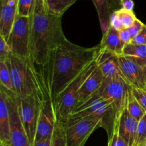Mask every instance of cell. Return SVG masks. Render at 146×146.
<instances>
[{"label":"cell","mask_w":146,"mask_h":146,"mask_svg":"<svg viewBox=\"0 0 146 146\" xmlns=\"http://www.w3.org/2000/svg\"><path fill=\"white\" fill-rule=\"evenodd\" d=\"M100 46L84 48L68 40L55 48L43 73L52 101L80 73L95 61Z\"/></svg>","instance_id":"6da1fadb"},{"label":"cell","mask_w":146,"mask_h":146,"mask_svg":"<svg viewBox=\"0 0 146 146\" xmlns=\"http://www.w3.org/2000/svg\"><path fill=\"white\" fill-rule=\"evenodd\" d=\"M61 19L48 11L46 0H36L31 17V57L36 65L45 67L55 48L67 40Z\"/></svg>","instance_id":"7a4b0ae2"},{"label":"cell","mask_w":146,"mask_h":146,"mask_svg":"<svg viewBox=\"0 0 146 146\" xmlns=\"http://www.w3.org/2000/svg\"><path fill=\"white\" fill-rule=\"evenodd\" d=\"M11 77L14 94L23 98L42 90L47 84L44 73L37 70L31 58L11 55L5 61Z\"/></svg>","instance_id":"3957f363"},{"label":"cell","mask_w":146,"mask_h":146,"mask_svg":"<svg viewBox=\"0 0 146 146\" xmlns=\"http://www.w3.org/2000/svg\"><path fill=\"white\" fill-rule=\"evenodd\" d=\"M50 94L48 84L41 91L28 96H17L18 110L22 125L31 146L34 145L38 118L43 103L46 96Z\"/></svg>","instance_id":"277c9868"},{"label":"cell","mask_w":146,"mask_h":146,"mask_svg":"<svg viewBox=\"0 0 146 146\" xmlns=\"http://www.w3.org/2000/svg\"><path fill=\"white\" fill-rule=\"evenodd\" d=\"M95 61L86 67L54 100L56 117L58 122L65 125L75 109L78 102V94L84 80L95 66Z\"/></svg>","instance_id":"5b68a950"},{"label":"cell","mask_w":146,"mask_h":146,"mask_svg":"<svg viewBox=\"0 0 146 146\" xmlns=\"http://www.w3.org/2000/svg\"><path fill=\"white\" fill-rule=\"evenodd\" d=\"M87 116H95L104 121V129L110 138L113 128L115 113L112 103L96 93L84 104L74 110L69 119H76Z\"/></svg>","instance_id":"8992f818"},{"label":"cell","mask_w":146,"mask_h":146,"mask_svg":"<svg viewBox=\"0 0 146 146\" xmlns=\"http://www.w3.org/2000/svg\"><path fill=\"white\" fill-rule=\"evenodd\" d=\"M11 55L19 58L31 57V18L17 15L7 41Z\"/></svg>","instance_id":"52a82bcc"},{"label":"cell","mask_w":146,"mask_h":146,"mask_svg":"<svg viewBox=\"0 0 146 146\" xmlns=\"http://www.w3.org/2000/svg\"><path fill=\"white\" fill-rule=\"evenodd\" d=\"M64 125L67 146H84L96 129L104 128L103 120L95 116L69 119Z\"/></svg>","instance_id":"ba28073f"},{"label":"cell","mask_w":146,"mask_h":146,"mask_svg":"<svg viewBox=\"0 0 146 146\" xmlns=\"http://www.w3.org/2000/svg\"><path fill=\"white\" fill-rule=\"evenodd\" d=\"M130 86L121 78H104L99 89V95L111 101L115 113V121L119 118L125 106Z\"/></svg>","instance_id":"9c48e42d"},{"label":"cell","mask_w":146,"mask_h":146,"mask_svg":"<svg viewBox=\"0 0 146 146\" xmlns=\"http://www.w3.org/2000/svg\"><path fill=\"white\" fill-rule=\"evenodd\" d=\"M7 98L9 111L10 145L9 146H31L24 126L20 119L17 96L7 91L3 87Z\"/></svg>","instance_id":"30bf717a"},{"label":"cell","mask_w":146,"mask_h":146,"mask_svg":"<svg viewBox=\"0 0 146 146\" xmlns=\"http://www.w3.org/2000/svg\"><path fill=\"white\" fill-rule=\"evenodd\" d=\"M57 123L54 102L48 94L44 99L38 118L34 143L52 136Z\"/></svg>","instance_id":"8fae6325"},{"label":"cell","mask_w":146,"mask_h":146,"mask_svg":"<svg viewBox=\"0 0 146 146\" xmlns=\"http://www.w3.org/2000/svg\"><path fill=\"white\" fill-rule=\"evenodd\" d=\"M118 62L121 72L128 85L133 88L145 89L146 78L144 68L123 55L118 57Z\"/></svg>","instance_id":"7c38bea8"},{"label":"cell","mask_w":146,"mask_h":146,"mask_svg":"<svg viewBox=\"0 0 146 146\" xmlns=\"http://www.w3.org/2000/svg\"><path fill=\"white\" fill-rule=\"evenodd\" d=\"M118 57V56L100 47L95 61L104 78H121L125 81L120 68Z\"/></svg>","instance_id":"4fadbf2b"},{"label":"cell","mask_w":146,"mask_h":146,"mask_svg":"<svg viewBox=\"0 0 146 146\" xmlns=\"http://www.w3.org/2000/svg\"><path fill=\"white\" fill-rule=\"evenodd\" d=\"M96 62V61H95ZM104 76L95 64L94 69L83 82L78 94V102L76 108L84 104L97 92L104 81Z\"/></svg>","instance_id":"5bb4252c"},{"label":"cell","mask_w":146,"mask_h":146,"mask_svg":"<svg viewBox=\"0 0 146 146\" xmlns=\"http://www.w3.org/2000/svg\"><path fill=\"white\" fill-rule=\"evenodd\" d=\"M138 125V121L128 113L125 105L118 118V132L129 146L135 143Z\"/></svg>","instance_id":"9a60e30c"},{"label":"cell","mask_w":146,"mask_h":146,"mask_svg":"<svg viewBox=\"0 0 146 146\" xmlns=\"http://www.w3.org/2000/svg\"><path fill=\"white\" fill-rule=\"evenodd\" d=\"M18 0H9L7 4L1 7L0 16V36L6 41L8 40L17 15Z\"/></svg>","instance_id":"2e32d148"},{"label":"cell","mask_w":146,"mask_h":146,"mask_svg":"<svg viewBox=\"0 0 146 146\" xmlns=\"http://www.w3.org/2000/svg\"><path fill=\"white\" fill-rule=\"evenodd\" d=\"M10 145L9 111L6 94L1 87L0 89V146Z\"/></svg>","instance_id":"e0dca14e"},{"label":"cell","mask_w":146,"mask_h":146,"mask_svg":"<svg viewBox=\"0 0 146 146\" xmlns=\"http://www.w3.org/2000/svg\"><path fill=\"white\" fill-rule=\"evenodd\" d=\"M124 46L125 44L120 38L119 31L109 27L108 30L103 34L102 39L100 43L101 48L120 56L123 55Z\"/></svg>","instance_id":"ac0fdd59"},{"label":"cell","mask_w":146,"mask_h":146,"mask_svg":"<svg viewBox=\"0 0 146 146\" xmlns=\"http://www.w3.org/2000/svg\"><path fill=\"white\" fill-rule=\"evenodd\" d=\"M123 56L132 60L142 68H145L146 66V46L136 45L132 43L125 44Z\"/></svg>","instance_id":"d6986e66"},{"label":"cell","mask_w":146,"mask_h":146,"mask_svg":"<svg viewBox=\"0 0 146 146\" xmlns=\"http://www.w3.org/2000/svg\"><path fill=\"white\" fill-rule=\"evenodd\" d=\"M92 1L98 13L101 30L103 34H104L110 27V18L112 14L111 12L112 4L111 0H92Z\"/></svg>","instance_id":"ffe728a7"},{"label":"cell","mask_w":146,"mask_h":146,"mask_svg":"<svg viewBox=\"0 0 146 146\" xmlns=\"http://www.w3.org/2000/svg\"><path fill=\"white\" fill-rule=\"evenodd\" d=\"M131 88V86L128 89V94H127L126 104H125L126 109L128 111V113L133 118H134L135 120L139 121L144 116V115H145L146 113L143 110V108H142L141 104L138 103V101L135 99V98L132 94Z\"/></svg>","instance_id":"44dd1931"},{"label":"cell","mask_w":146,"mask_h":146,"mask_svg":"<svg viewBox=\"0 0 146 146\" xmlns=\"http://www.w3.org/2000/svg\"><path fill=\"white\" fill-rule=\"evenodd\" d=\"M78 0H46L47 9L51 14L62 17L65 11Z\"/></svg>","instance_id":"7402d4cb"},{"label":"cell","mask_w":146,"mask_h":146,"mask_svg":"<svg viewBox=\"0 0 146 146\" xmlns=\"http://www.w3.org/2000/svg\"><path fill=\"white\" fill-rule=\"evenodd\" d=\"M0 82L1 87L14 94L11 74L8 65L5 61H0Z\"/></svg>","instance_id":"603a6c76"},{"label":"cell","mask_w":146,"mask_h":146,"mask_svg":"<svg viewBox=\"0 0 146 146\" xmlns=\"http://www.w3.org/2000/svg\"><path fill=\"white\" fill-rule=\"evenodd\" d=\"M36 0H18L17 15L31 18L34 12Z\"/></svg>","instance_id":"cb8c5ba5"},{"label":"cell","mask_w":146,"mask_h":146,"mask_svg":"<svg viewBox=\"0 0 146 146\" xmlns=\"http://www.w3.org/2000/svg\"><path fill=\"white\" fill-rule=\"evenodd\" d=\"M51 146H67L64 125L58 121L53 133Z\"/></svg>","instance_id":"d4e9b609"},{"label":"cell","mask_w":146,"mask_h":146,"mask_svg":"<svg viewBox=\"0 0 146 146\" xmlns=\"http://www.w3.org/2000/svg\"><path fill=\"white\" fill-rule=\"evenodd\" d=\"M146 143V113L138 121L136 138L133 146H144Z\"/></svg>","instance_id":"484cf974"},{"label":"cell","mask_w":146,"mask_h":146,"mask_svg":"<svg viewBox=\"0 0 146 146\" xmlns=\"http://www.w3.org/2000/svg\"><path fill=\"white\" fill-rule=\"evenodd\" d=\"M116 12L124 29L129 28L137 19V17H135V14H134L133 11H126V10L121 8L116 9Z\"/></svg>","instance_id":"4316f807"},{"label":"cell","mask_w":146,"mask_h":146,"mask_svg":"<svg viewBox=\"0 0 146 146\" xmlns=\"http://www.w3.org/2000/svg\"><path fill=\"white\" fill-rule=\"evenodd\" d=\"M108 146H129L118 132V119L114 121L112 133L111 137L108 138Z\"/></svg>","instance_id":"83f0119b"},{"label":"cell","mask_w":146,"mask_h":146,"mask_svg":"<svg viewBox=\"0 0 146 146\" xmlns=\"http://www.w3.org/2000/svg\"><path fill=\"white\" fill-rule=\"evenodd\" d=\"M131 93L146 113V90L131 87Z\"/></svg>","instance_id":"f1b7e54d"},{"label":"cell","mask_w":146,"mask_h":146,"mask_svg":"<svg viewBox=\"0 0 146 146\" xmlns=\"http://www.w3.org/2000/svg\"><path fill=\"white\" fill-rule=\"evenodd\" d=\"M11 55V51L7 41L3 37L0 36V61H6Z\"/></svg>","instance_id":"f546056e"},{"label":"cell","mask_w":146,"mask_h":146,"mask_svg":"<svg viewBox=\"0 0 146 146\" xmlns=\"http://www.w3.org/2000/svg\"><path fill=\"white\" fill-rule=\"evenodd\" d=\"M110 27H111L114 29L119 31L124 29V27L123 26L122 23H121V20H120L119 17H118V14L116 12V10H114L111 15V18H110Z\"/></svg>","instance_id":"4dcf8cb0"},{"label":"cell","mask_w":146,"mask_h":146,"mask_svg":"<svg viewBox=\"0 0 146 146\" xmlns=\"http://www.w3.org/2000/svg\"><path fill=\"white\" fill-rule=\"evenodd\" d=\"M144 25H145V24H143L141 20L137 19L135 21V22L132 24V26H131L129 28L127 29L128 31H129L131 37H132V40L139 34V32L142 30Z\"/></svg>","instance_id":"1f68e13d"},{"label":"cell","mask_w":146,"mask_h":146,"mask_svg":"<svg viewBox=\"0 0 146 146\" xmlns=\"http://www.w3.org/2000/svg\"><path fill=\"white\" fill-rule=\"evenodd\" d=\"M131 43L136 45L146 46V25L145 24L139 34L132 40Z\"/></svg>","instance_id":"d6a6232c"},{"label":"cell","mask_w":146,"mask_h":146,"mask_svg":"<svg viewBox=\"0 0 146 146\" xmlns=\"http://www.w3.org/2000/svg\"><path fill=\"white\" fill-rule=\"evenodd\" d=\"M119 36L121 41L125 44H125H130L132 41V37H131V34H130L129 31H128L127 29H124L120 31Z\"/></svg>","instance_id":"836d02e7"},{"label":"cell","mask_w":146,"mask_h":146,"mask_svg":"<svg viewBox=\"0 0 146 146\" xmlns=\"http://www.w3.org/2000/svg\"><path fill=\"white\" fill-rule=\"evenodd\" d=\"M133 0H121V8L129 11H133Z\"/></svg>","instance_id":"e575fe53"},{"label":"cell","mask_w":146,"mask_h":146,"mask_svg":"<svg viewBox=\"0 0 146 146\" xmlns=\"http://www.w3.org/2000/svg\"><path fill=\"white\" fill-rule=\"evenodd\" d=\"M52 138L53 135L49 137V138H46V139L37 141V142L34 143L33 146H51V145H52Z\"/></svg>","instance_id":"d590c367"},{"label":"cell","mask_w":146,"mask_h":146,"mask_svg":"<svg viewBox=\"0 0 146 146\" xmlns=\"http://www.w3.org/2000/svg\"><path fill=\"white\" fill-rule=\"evenodd\" d=\"M111 4L112 7H115V8H120L121 7V0H111Z\"/></svg>","instance_id":"8d00e7d4"},{"label":"cell","mask_w":146,"mask_h":146,"mask_svg":"<svg viewBox=\"0 0 146 146\" xmlns=\"http://www.w3.org/2000/svg\"><path fill=\"white\" fill-rule=\"evenodd\" d=\"M9 0H0V4H1V7H4L5 4H7L8 3V1Z\"/></svg>","instance_id":"74e56055"},{"label":"cell","mask_w":146,"mask_h":146,"mask_svg":"<svg viewBox=\"0 0 146 146\" xmlns=\"http://www.w3.org/2000/svg\"><path fill=\"white\" fill-rule=\"evenodd\" d=\"M144 72H145V78H146V66L144 68Z\"/></svg>","instance_id":"f35d334b"},{"label":"cell","mask_w":146,"mask_h":146,"mask_svg":"<svg viewBox=\"0 0 146 146\" xmlns=\"http://www.w3.org/2000/svg\"><path fill=\"white\" fill-rule=\"evenodd\" d=\"M145 89L146 90V84H145Z\"/></svg>","instance_id":"ab89813d"},{"label":"cell","mask_w":146,"mask_h":146,"mask_svg":"<svg viewBox=\"0 0 146 146\" xmlns=\"http://www.w3.org/2000/svg\"><path fill=\"white\" fill-rule=\"evenodd\" d=\"M144 146H146V143H145V145H144Z\"/></svg>","instance_id":"60d3db41"}]
</instances>
